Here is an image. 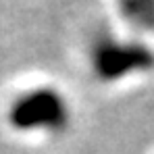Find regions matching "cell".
Returning a JSON list of instances; mask_svg holds the SVG:
<instances>
[{"instance_id":"7a4b0ae2","label":"cell","mask_w":154,"mask_h":154,"mask_svg":"<svg viewBox=\"0 0 154 154\" xmlns=\"http://www.w3.org/2000/svg\"><path fill=\"white\" fill-rule=\"evenodd\" d=\"M11 123L17 129L60 131L69 123V106L54 90H33L21 96L11 108Z\"/></svg>"},{"instance_id":"3957f363","label":"cell","mask_w":154,"mask_h":154,"mask_svg":"<svg viewBox=\"0 0 154 154\" xmlns=\"http://www.w3.org/2000/svg\"><path fill=\"white\" fill-rule=\"evenodd\" d=\"M123 17L140 29H154V2L150 0H131L121 4Z\"/></svg>"},{"instance_id":"6da1fadb","label":"cell","mask_w":154,"mask_h":154,"mask_svg":"<svg viewBox=\"0 0 154 154\" xmlns=\"http://www.w3.org/2000/svg\"><path fill=\"white\" fill-rule=\"evenodd\" d=\"M92 63L102 81H115L135 71L154 69V52L137 42H117L102 35L94 42Z\"/></svg>"}]
</instances>
